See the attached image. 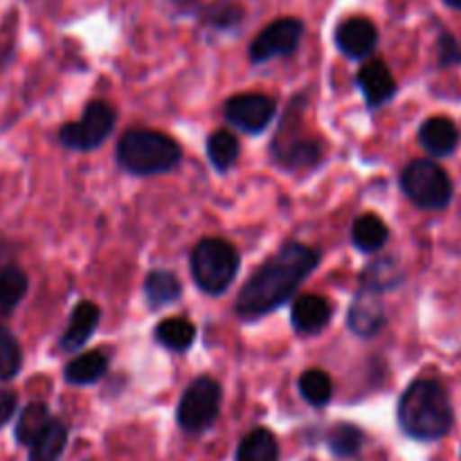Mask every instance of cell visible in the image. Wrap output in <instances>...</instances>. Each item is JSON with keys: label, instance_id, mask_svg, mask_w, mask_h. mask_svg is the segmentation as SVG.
I'll use <instances>...</instances> for the list:
<instances>
[{"label": "cell", "instance_id": "cell-7", "mask_svg": "<svg viewBox=\"0 0 461 461\" xmlns=\"http://www.w3.org/2000/svg\"><path fill=\"white\" fill-rule=\"evenodd\" d=\"M117 122L115 108L108 102L86 104L77 122H68L59 129V142L70 151H95L106 142Z\"/></svg>", "mask_w": 461, "mask_h": 461}, {"label": "cell", "instance_id": "cell-12", "mask_svg": "<svg viewBox=\"0 0 461 461\" xmlns=\"http://www.w3.org/2000/svg\"><path fill=\"white\" fill-rule=\"evenodd\" d=\"M336 45L347 59H365L376 50L378 30L369 18L351 16L336 30Z\"/></svg>", "mask_w": 461, "mask_h": 461}, {"label": "cell", "instance_id": "cell-8", "mask_svg": "<svg viewBox=\"0 0 461 461\" xmlns=\"http://www.w3.org/2000/svg\"><path fill=\"white\" fill-rule=\"evenodd\" d=\"M302 36H304V23L300 18H277L255 36L248 48L250 61L259 66V63L273 61V59L291 57L300 48Z\"/></svg>", "mask_w": 461, "mask_h": 461}, {"label": "cell", "instance_id": "cell-29", "mask_svg": "<svg viewBox=\"0 0 461 461\" xmlns=\"http://www.w3.org/2000/svg\"><path fill=\"white\" fill-rule=\"evenodd\" d=\"M300 394L313 408H324L333 396L331 376L322 369H309L300 376Z\"/></svg>", "mask_w": 461, "mask_h": 461}, {"label": "cell", "instance_id": "cell-6", "mask_svg": "<svg viewBox=\"0 0 461 461\" xmlns=\"http://www.w3.org/2000/svg\"><path fill=\"white\" fill-rule=\"evenodd\" d=\"M223 390L219 381L210 376H201L185 390L176 410V421L187 435H203L216 423L221 412Z\"/></svg>", "mask_w": 461, "mask_h": 461}, {"label": "cell", "instance_id": "cell-23", "mask_svg": "<svg viewBox=\"0 0 461 461\" xmlns=\"http://www.w3.org/2000/svg\"><path fill=\"white\" fill-rule=\"evenodd\" d=\"M351 241L360 252H378L390 241V228H387L381 216L365 214L354 221Z\"/></svg>", "mask_w": 461, "mask_h": 461}, {"label": "cell", "instance_id": "cell-13", "mask_svg": "<svg viewBox=\"0 0 461 461\" xmlns=\"http://www.w3.org/2000/svg\"><path fill=\"white\" fill-rule=\"evenodd\" d=\"M99 320H102V311L95 302H79V304L72 309L70 320H68V327L63 329L61 338H59V349L63 354H75L81 347L88 345L90 338L95 336L99 327Z\"/></svg>", "mask_w": 461, "mask_h": 461}, {"label": "cell", "instance_id": "cell-21", "mask_svg": "<svg viewBox=\"0 0 461 461\" xmlns=\"http://www.w3.org/2000/svg\"><path fill=\"white\" fill-rule=\"evenodd\" d=\"M153 338L165 349L174 351V354H185L196 342V327L187 318H167L153 329Z\"/></svg>", "mask_w": 461, "mask_h": 461}, {"label": "cell", "instance_id": "cell-28", "mask_svg": "<svg viewBox=\"0 0 461 461\" xmlns=\"http://www.w3.org/2000/svg\"><path fill=\"white\" fill-rule=\"evenodd\" d=\"M246 18V9L237 0H214L203 9V23L216 32H232Z\"/></svg>", "mask_w": 461, "mask_h": 461}, {"label": "cell", "instance_id": "cell-18", "mask_svg": "<svg viewBox=\"0 0 461 461\" xmlns=\"http://www.w3.org/2000/svg\"><path fill=\"white\" fill-rule=\"evenodd\" d=\"M108 365H111V360H108L106 354H102V351H88V354L77 356V358H72L66 365L63 378H66V383L77 387L93 385L99 378H104V374L108 372Z\"/></svg>", "mask_w": 461, "mask_h": 461}, {"label": "cell", "instance_id": "cell-4", "mask_svg": "<svg viewBox=\"0 0 461 461\" xmlns=\"http://www.w3.org/2000/svg\"><path fill=\"white\" fill-rule=\"evenodd\" d=\"M239 266L241 257L225 239H203L189 255L194 282L207 295H223L237 279Z\"/></svg>", "mask_w": 461, "mask_h": 461}, {"label": "cell", "instance_id": "cell-24", "mask_svg": "<svg viewBox=\"0 0 461 461\" xmlns=\"http://www.w3.org/2000/svg\"><path fill=\"white\" fill-rule=\"evenodd\" d=\"M68 444V426L61 419H54L30 446V461H59Z\"/></svg>", "mask_w": 461, "mask_h": 461}, {"label": "cell", "instance_id": "cell-26", "mask_svg": "<svg viewBox=\"0 0 461 461\" xmlns=\"http://www.w3.org/2000/svg\"><path fill=\"white\" fill-rule=\"evenodd\" d=\"M237 461H279V444L266 428H255L241 439L237 448Z\"/></svg>", "mask_w": 461, "mask_h": 461}, {"label": "cell", "instance_id": "cell-25", "mask_svg": "<svg viewBox=\"0 0 461 461\" xmlns=\"http://www.w3.org/2000/svg\"><path fill=\"white\" fill-rule=\"evenodd\" d=\"M50 421H52V414H50L48 405L41 403V401H34V403L25 405L21 410V414H18L16 428H14V439H16L18 446H27L30 448Z\"/></svg>", "mask_w": 461, "mask_h": 461}, {"label": "cell", "instance_id": "cell-9", "mask_svg": "<svg viewBox=\"0 0 461 461\" xmlns=\"http://www.w3.org/2000/svg\"><path fill=\"white\" fill-rule=\"evenodd\" d=\"M275 111H277L275 99L264 93L234 95L223 106L225 122H230V124L237 126L239 131L248 135L264 133L270 122H273Z\"/></svg>", "mask_w": 461, "mask_h": 461}, {"label": "cell", "instance_id": "cell-33", "mask_svg": "<svg viewBox=\"0 0 461 461\" xmlns=\"http://www.w3.org/2000/svg\"><path fill=\"white\" fill-rule=\"evenodd\" d=\"M446 5H448V7H453V9H457V12H461V0H444Z\"/></svg>", "mask_w": 461, "mask_h": 461}, {"label": "cell", "instance_id": "cell-30", "mask_svg": "<svg viewBox=\"0 0 461 461\" xmlns=\"http://www.w3.org/2000/svg\"><path fill=\"white\" fill-rule=\"evenodd\" d=\"M23 369V347L12 329L0 324V383L14 381Z\"/></svg>", "mask_w": 461, "mask_h": 461}, {"label": "cell", "instance_id": "cell-22", "mask_svg": "<svg viewBox=\"0 0 461 461\" xmlns=\"http://www.w3.org/2000/svg\"><path fill=\"white\" fill-rule=\"evenodd\" d=\"M207 160L214 167L219 174H228L234 165H237L239 156H241V142L237 135L228 129L214 131L207 138Z\"/></svg>", "mask_w": 461, "mask_h": 461}, {"label": "cell", "instance_id": "cell-17", "mask_svg": "<svg viewBox=\"0 0 461 461\" xmlns=\"http://www.w3.org/2000/svg\"><path fill=\"white\" fill-rule=\"evenodd\" d=\"M405 279V270L403 266L399 264V259L394 257H383V259L372 261L367 268L363 270L360 275V286L365 288H372L376 293H387V291H394L403 284Z\"/></svg>", "mask_w": 461, "mask_h": 461}, {"label": "cell", "instance_id": "cell-1", "mask_svg": "<svg viewBox=\"0 0 461 461\" xmlns=\"http://www.w3.org/2000/svg\"><path fill=\"white\" fill-rule=\"evenodd\" d=\"M320 255L304 243L288 241L250 275L237 297V315L257 322L286 304L304 279L318 268Z\"/></svg>", "mask_w": 461, "mask_h": 461}, {"label": "cell", "instance_id": "cell-14", "mask_svg": "<svg viewBox=\"0 0 461 461\" xmlns=\"http://www.w3.org/2000/svg\"><path fill=\"white\" fill-rule=\"evenodd\" d=\"M356 84H358L360 93H363L365 102L372 111L385 106L392 97L396 95V81L392 77L390 68L385 66V61L381 59H374V61L365 63L358 70V77H356Z\"/></svg>", "mask_w": 461, "mask_h": 461}, {"label": "cell", "instance_id": "cell-5", "mask_svg": "<svg viewBox=\"0 0 461 461\" xmlns=\"http://www.w3.org/2000/svg\"><path fill=\"white\" fill-rule=\"evenodd\" d=\"M401 187L419 210L439 212L453 201V180L430 158L410 162L401 174Z\"/></svg>", "mask_w": 461, "mask_h": 461}, {"label": "cell", "instance_id": "cell-15", "mask_svg": "<svg viewBox=\"0 0 461 461\" xmlns=\"http://www.w3.org/2000/svg\"><path fill=\"white\" fill-rule=\"evenodd\" d=\"M331 315L333 309L329 300L309 293V295H302L293 302L291 324L300 336H318V333H322L329 327Z\"/></svg>", "mask_w": 461, "mask_h": 461}, {"label": "cell", "instance_id": "cell-19", "mask_svg": "<svg viewBox=\"0 0 461 461\" xmlns=\"http://www.w3.org/2000/svg\"><path fill=\"white\" fill-rule=\"evenodd\" d=\"M180 295H183V284H180L178 275L171 270H153L144 279V300L153 311L174 304Z\"/></svg>", "mask_w": 461, "mask_h": 461}, {"label": "cell", "instance_id": "cell-32", "mask_svg": "<svg viewBox=\"0 0 461 461\" xmlns=\"http://www.w3.org/2000/svg\"><path fill=\"white\" fill-rule=\"evenodd\" d=\"M18 408V396L14 394L7 387H0V428L7 426L12 417L16 414Z\"/></svg>", "mask_w": 461, "mask_h": 461}, {"label": "cell", "instance_id": "cell-34", "mask_svg": "<svg viewBox=\"0 0 461 461\" xmlns=\"http://www.w3.org/2000/svg\"><path fill=\"white\" fill-rule=\"evenodd\" d=\"M3 255H5V246H0V259H3Z\"/></svg>", "mask_w": 461, "mask_h": 461}, {"label": "cell", "instance_id": "cell-31", "mask_svg": "<svg viewBox=\"0 0 461 461\" xmlns=\"http://www.w3.org/2000/svg\"><path fill=\"white\" fill-rule=\"evenodd\" d=\"M437 52H439V66L441 68H450L461 63V45L457 43L453 34L444 32L439 36V45H437Z\"/></svg>", "mask_w": 461, "mask_h": 461}, {"label": "cell", "instance_id": "cell-3", "mask_svg": "<svg viewBox=\"0 0 461 461\" xmlns=\"http://www.w3.org/2000/svg\"><path fill=\"white\" fill-rule=\"evenodd\" d=\"M117 162L133 176H160L176 169L183 149L171 135L151 129H129L115 149Z\"/></svg>", "mask_w": 461, "mask_h": 461}, {"label": "cell", "instance_id": "cell-10", "mask_svg": "<svg viewBox=\"0 0 461 461\" xmlns=\"http://www.w3.org/2000/svg\"><path fill=\"white\" fill-rule=\"evenodd\" d=\"M270 153H273V160L282 169L295 174V171L313 169V167L320 165V160H322V144L313 138H306V135H295L291 126L284 124L282 131L275 135Z\"/></svg>", "mask_w": 461, "mask_h": 461}, {"label": "cell", "instance_id": "cell-16", "mask_svg": "<svg viewBox=\"0 0 461 461\" xmlns=\"http://www.w3.org/2000/svg\"><path fill=\"white\" fill-rule=\"evenodd\" d=\"M459 129L450 117H428L419 129V142L432 158H448L459 147Z\"/></svg>", "mask_w": 461, "mask_h": 461}, {"label": "cell", "instance_id": "cell-11", "mask_svg": "<svg viewBox=\"0 0 461 461\" xmlns=\"http://www.w3.org/2000/svg\"><path fill=\"white\" fill-rule=\"evenodd\" d=\"M387 322L385 304L381 300V293L372 291V288L360 286L358 293L354 295V302L347 313V327L354 336L365 338H376L383 331Z\"/></svg>", "mask_w": 461, "mask_h": 461}, {"label": "cell", "instance_id": "cell-2", "mask_svg": "<svg viewBox=\"0 0 461 461\" xmlns=\"http://www.w3.org/2000/svg\"><path fill=\"white\" fill-rule=\"evenodd\" d=\"M396 419L410 439L439 441L453 430L455 410L441 383L419 378L401 396Z\"/></svg>", "mask_w": 461, "mask_h": 461}, {"label": "cell", "instance_id": "cell-27", "mask_svg": "<svg viewBox=\"0 0 461 461\" xmlns=\"http://www.w3.org/2000/svg\"><path fill=\"white\" fill-rule=\"evenodd\" d=\"M324 441H327V448L331 450L336 457L351 459L363 450L365 435L358 426H354V423H336V426L327 432Z\"/></svg>", "mask_w": 461, "mask_h": 461}, {"label": "cell", "instance_id": "cell-20", "mask_svg": "<svg viewBox=\"0 0 461 461\" xmlns=\"http://www.w3.org/2000/svg\"><path fill=\"white\" fill-rule=\"evenodd\" d=\"M30 291V277L18 266L0 268V320L9 318Z\"/></svg>", "mask_w": 461, "mask_h": 461}]
</instances>
